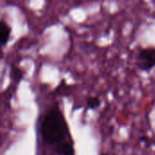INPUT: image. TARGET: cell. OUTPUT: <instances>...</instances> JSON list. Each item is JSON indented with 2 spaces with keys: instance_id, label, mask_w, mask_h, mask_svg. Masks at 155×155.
I'll list each match as a JSON object with an SVG mask.
<instances>
[{
  "instance_id": "1",
  "label": "cell",
  "mask_w": 155,
  "mask_h": 155,
  "mask_svg": "<svg viewBox=\"0 0 155 155\" xmlns=\"http://www.w3.org/2000/svg\"><path fill=\"white\" fill-rule=\"evenodd\" d=\"M40 130L43 140L53 149L66 142L69 134L65 118L58 107H54L45 114Z\"/></svg>"
},
{
  "instance_id": "2",
  "label": "cell",
  "mask_w": 155,
  "mask_h": 155,
  "mask_svg": "<svg viewBox=\"0 0 155 155\" xmlns=\"http://www.w3.org/2000/svg\"><path fill=\"white\" fill-rule=\"evenodd\" d=\"M136 66L143 72H149L155 67V47L140 49L136 57Z\"/></svg>"
},
{
  "instance_id": "3",
  "label": "cell",
  "mask_w": 155,
  "mask_h": 155,
  "mask_svg": "<svg viewBox=\"0 0 155 155\" xmlns=\"http://www.w3.org/2000/svg\"><path fill=\"white\" fill-rule=\"evenodd\" d=\"M12 34V27L9 25L8 23H6L4 19H1L0 21V43L2 46H5L10 38Z\"/></svg>"
},
{
  "instance_id": "4",
  "label": "cell",
  "mask_w": 155,
  "mask_h": 155,
  "mask_svg": "<svg viewBox=\"0 0 155 155\" xmlns=\"http://www.w3.org/2000/svg\"><path fill=\"white\" fill-rule=\"evenodd\" d=\"M54 151L57 155H74V150L72 143L67 141L54 147Z\"/></svg>"
},
{
  "instance_id": "5",
  "label": "cell",
  "mask_w": 155,
  "mask_h": 155,
  "mask_svg": "<svg viewBox=\"0 0 155 155\" xmlns=\"http://www.w3.org/2000/svg\"><path fill=\"white\" fill-rule=\"evenodd\" d=\"M25 75V72L15 64H12L10 68V77L15 83H19Z\"/></svg>"
},
{
  "instance_id": "6",
  "label": "cell",
  "mask_w": 155,
  "mask_h": 155,
  "mask_svg": "<svg viewBox=\"0 0 155 155\" xmlns=\"http://www.w3.org/2000/svg\"><path fill=\"white\" fill-rule=\"evenodd\" d=\"M86 104H87L88 109H90V110H95V109H97V108L100 107V105H101V100L97 96H92V97L87 98Z\"/></svg>"
}]
</instances>
